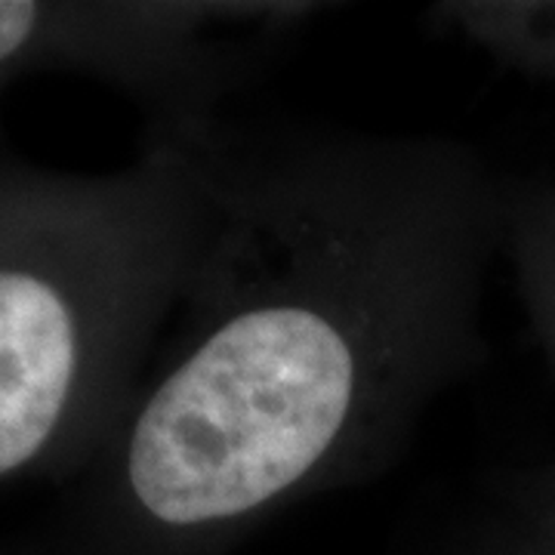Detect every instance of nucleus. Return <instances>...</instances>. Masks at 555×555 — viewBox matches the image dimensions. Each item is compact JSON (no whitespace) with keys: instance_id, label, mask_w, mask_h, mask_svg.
<instances>
[{"instance_id":"nucleus-4","label":"nucleus","mask_w":555,"mask_h":555,"mask_svg":"<svg viewBox=\"0 0 555 555\" xmlns=\"http://www.w3.org/2000/svg\"><path fill=\"white\" fill-rule=\"evenodd\" d=\"M401 555H555V460L476 485Z\"/></svg>"},{"instance_id":"nucleus-6","label":"nucleus","mask_w":555,"mask_h":555,"mask_svg":"<svg viewBox=\"0 0 555 555\" xmlns=\"http://www.w3.org/2000/svg\"><path fill=\"white\" fill-rule=\"evenodd\" d=\"M426 20L518 75L555 83V0H448L426 7Z\"/></svg>"},{"instance_id":"nucleus-7","label":"nucleus","mask_w":555,"mask_h":555,"mask_svg":"<svg viewBox=\"0 0 555 555\" xmlns=\"http://www.w3.org/2000/svg\"><path fill=\"white\" fill-rule=\"evenodd\" d=\"M0 555H10V543H0Z\"/></svg>"},{"instance_id":"nucleus-1","label":"nucleus","mask_w":555,"mask_h":555,"mask_svg":"<svg viewBox=\"0 0 555 555\" xmlns=\"http://www.w3.org/2000/svg\"><path fill=\"white\" fill-rule=\"evenodd\" d=\"M503 177L444 133L204 139V217L115 436L10 555H235L392 469L488 361Z\"/></svg>"},{"instance_id":"nucleus-3","label":"nucleus","mask_w":555,"mask_h":555,"mask_svg":"<svg viewBox=\"0 0 555 555\" xmlns=\"http://www.w3.org/2000/svg\"><path fill=\"white\" fill-rule=\"evenodd\" d=\"M331 7L306 0H0V96L35 75L115 87L145 133H201L275 47Z\"/></svg>"},{"instance_id":"nucleus-2","label":"nucleus","mask_w":555,"mask_h":555,"mask_svg":"<svg viewBox=\"0 0 555 555\" xmlns=\"http://www.w3.org/2000/svg\"><path fill=\"white\" fill-rule=\"evenodd\" d=\"M214 127L142 133L108 173L0 155V488L72 481L115 436L195 257Z\"/></svg>"},{"instance_id":"nucleus-5","label":"nucleus","mask_w":555,"mask_h":555,"mask_svg":"<svg viewBox=\"0 0 555 555\" xmlns=\"http://www.w3.org/2000/svg\"><path fill=\"white\" fill-rule=\"evenodd\" d=\"M503 259L555 377V179L503 177Z\"/></svg>"}]
</instances>
